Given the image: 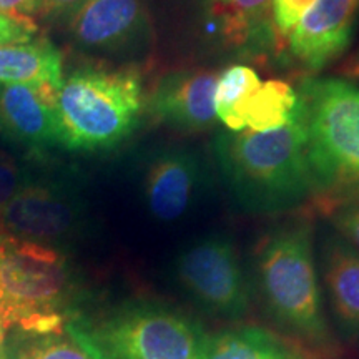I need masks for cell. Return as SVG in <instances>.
Masks as SVG:
<instances>
[{
    "instance_id": "cell-1",
    "label": "cell",
    "mask_w": 359,
    "mask_h": 359,
    "mask_svg": "<svg viewBox=\"0 0 359 359\" xmlns=\"http://www.w3.org/2000/svg\"><path fill=\"white\" fill-rule=\"evenodd\" d=\"M213 150L233 198L245 212L281 213L313 196L299 98L285 127L269 132H219Z\"/></svg>"
},
{
    "instance_id": "cell-2",
    "label": "cell",
    "mask_w": 359,
    "mask_h": 359,
    "mask_svg": "<svg viewBox=\"0 0 359 359\" xmlns=\"http://www.w3.org/2000/svg\"><path fill=\"white\" fill-rule=\"evenodd\" d=\"M296 92L318 208L327 213L359 201V85L348 79L314 77Z\"/></svg>"
},
{
    "instance_id": "cell-3",
    "label": "cell",
    "mask_w": 359,
    "mask_h": 359,
    "mask_svg": "<svg viewBox=\"0 0 359 359\" xmlns=\"http://www.w3.org/2000/svg\"><path fill=\"white\" fill-rule=\"evenodd\" d=\"M257 271L268 311L290 338L320 354L333 348L323 314L311 224L291 222L269 231L258 246Z\"/></svg>"
},
{
    "instance_id": "cell-4",
    "label": "cell",
    "mask_w": 359,
    "mask_h": 359,
    "mask_svg": "<svg viewBox=\"0 0 359 359\" xmlns=\"http://www.w3.org/2000/svg\"><path fill=\"white\" fill-rule=\"evenodd\" d=\"M65 331L92 359H205L210 339L198 321L155 302L70 318Z\"/></svg>"
},
{
    "instance_id": "cell-5",
    "label": "cell",
    "mask_w": 359,
    "mask_h": 359,
    "mask_svg": "<svg viewBox=\"0 0 359 359\" xmlns=\"http://www.w3.org/2000/svg\"><path fill=\"white\" fill-rule=\"evenodd\" d=\"M147 109L142 77L133 67H82L57 92L58 145L69 150H107L130 137Z\"/></svg>"
},
{
    "instance_id": "cell-6",
    "label": "cell",
    "mask_w": 359,
    "mask_h": 359,
    "mask_svg": "<svg viewBox=\"0 0 359 359\" xmlns=\"http://www.w3.org/2000/svg\"><path fill=\"white\" fill-rule=\"evenodd\" d=\"M69 293L65 258L52 246L0 238V313L7 327L39 314H55Z\"/></svg>"
},
{
    "instance_id": "cell-7",
    "label": "cell",
    "mask_w": 359,
    "mask_h": 359,
    "mask_svg": "<svg viewBox=\"0 0 359 359\" xmlns=\"http://www.w3.org/2000/svg\"><path fill=\"white\" fill-rule=\"evenodd\" d=\"M177 278L205 311L223 320H241L251 306L250 286L231 238L212 235L183 250Z\"/></svg>"
},
{
    "instance_id": "cell-8",
    "label": "cell",
    "mask_w": 359,
    "mask_h": 359,
    "mask_svg": "<svg viewBox=\"0 0 359 359\" xmlns=\"http://www.w3.org/2000/svg\"><path fill=\"white\" fill-rule=\"evenodd\" d=\"M80 50L109 57H133L147 52L154 27L142 0H88L70 20Z\"/></svg>"
},
{
    "instance_id": "cell-9",
    "label": "cell",
    "mask_w": 359,
    "mask_h": 359,
    "mask_svg": "<svg viewBox=\"0 0 359 359\" xmlns=\"http://www.w3.org/2000/svg\"><path fill=\"white\" fill-rule=\"evenodd\" d=\"M218 74L208 69L173 70L161 75L147 100L158 123L182 133L208 132L217 125L215 88Z\"/></svg>"
},
{
    "instance_id": "cell-10",
    "label": "cell",
    "mask_w": 359,
    "mask_h": 359,
    "mask_svg": "<svg viewBox=\"0 0 359 359\" xmlns=\"http://www.w3.org/2000/svg\"><path fill=\"white\" fill-rule=\"evenodd\" d=\"M80 224V208L65 191L47 185H25L0 210V230L35 243L64 240Z\"/></svg>"
},
{
    "instance_id": "cell-11",
    "label": "cell",
    "mask_w": 359,
    "mask_h": 359,
    "mask_svg": "<svg viewBox=\"0 0 359 359\" xmlns=\"http://www.w3.org/2000/svg\"><path fill=\"white\" fill-rule=\"evenodd\" d=\"M359 0H316L291 32V55L299 65L320 72L339 58L353 42Z\"/></svg>"
},
{
    "instance_id": "cell-12",
    "label": "cell",
    "mask_w": 359,
    "mask_h": 359,
    "mask_svg": "<svg viewBox=\"0 0 359 359\" xmlns=\"http://www.w3.org/2000/svg\"><path fill=\"white\" fill-rule=\"evenodd\" d=\"M201 180L203 170L193 151L185 148L161 151L148 165L143 183L148 212L158 222H177L190 210Z\"/></svg>"
},
{
    "instance_id": "cell-13",
    "label": "cell",
    "mask_w": 359,
    "mask_h": 359,
    "mask_svg": "<svg viewBox=\"0 0 359 359\" xmlns=\"http://www.w3.org/2000/svg\"><path fill=\"white\" fill-rule=\"evenodd\" d=\"M52 85L0 83V130L34 148L58 145Z\"/></svg>"
},
{
    "instance_id": "cell-14",
    "label": "cell",
    "mask_w": 359,
    "mask_h": 359,
    "mask_svg": "<svg viewBox=\"0 0 359 359\" xmlns=\"http://www.w3.org/2000/svg\"><path fill=\"white\" fill-rule=\"evenodd\" d=\"M321 271L341 334L358 339L359 251L339 233H327L321 243Z\"/></svg>"
},
{
    "instance_id": "cell-15",
    "label": "cell",
    "mask_w": 359,
    "mask_h": 359,
    "mask_svg": "<svg viewBox=\"0 0 359 359\" xmlns=\"http://www.w3.org/2000/svg\"><path fill=\"white\" fill-rule=\"evenodd\" d=\"M313 351L263 326L241 325L210 336L205 359H318Z\"/></svg>"
},
{
    "instance_id": "cell-16",
    "label": "cell",
    "mask_w": 359,
    "mask_h": 359,
    "mask_svg": "<svg viewBox=\"0 0 359 359\" xmlns=\"http://www.w3.org/2000/svg\"><path fill=\"white\" fill-rule=\"evenodd\" d=\"M64 82L62 52L47 37L0 47V83L52 85Z\"/></svg>"
},
{
    "instance_id": "cell-17",
    "label": "cell",
    "mask_w": 359,
    "mask_h": 359,
    "mask_svg": "<svg viewBox=\"0 0 359 359\" xmlns=\"http://www.w3.org/2000/svg\"><path fill=\"white\" fill-rule=\"evenodd\" d=\"M273 0H230L217 17L222 35L230 47L262 53L278 47L273 27Z\"/></svg>"
},
{
    "instance_id": "cell-18",
    "label": "cell",
    "mask_w": 359,
    "mask_h": 359,
    "mask_svg": "<svg viewBox=\"0 0 359 359\" xmlns=\"http://www.w3.org/2000/svg\"><path fill=\"white\" fill-rule=\"evenodd\" d=\"M298 107V92L283 80L262 82L257 92L243 103L240 118L245 130L269 132L285 127Z\"/></svg>"
},
{
    "instance_id": "cell-19",
    "label": "cell",
    "mask_w": 359,
    "mask_h": 359,
    "mask_svg": "<svg viewBox=\"0 0 359 359\" xmlns=\"http://www.w3.org/2000/svg\"><path fill=\"white\" fill-rule=\"evenodd\" d=\"M262 85V79L248 65L235 64L218 74L217 88H215V114L226 130L241 132L245 130L240 118L243 103L257 92Z\"/></svg>"
},
{
    "instance_id": "cell-20",
    "label": "cell",
    "mask_w": 359,
    "mask_h": 359,
    "mask_svg": "<svg viewBox=\"0 0 359 359\" xmlns=\"http://www.w3.org/2000/svg\"><path fill=\"white\" fill-rule=\"evenodd\" d=\"M8 359H92L74 341L60 334L32 336L15 349L8 348Z\"/></svg>"
},
{
    "instance_id": "cell-21",
    "label": "cell",
    "mask_w": 359,
    "mask_h": 359,
    "mask_svg": "<svg viewBox=\"0 0 359 359\" xmlns=\"http://www.w3.org/2000/svg\"><path fill=\"white\" fill-rule=\"evenodd\" d=\"M316 0H273V27H275L278 43L280 40H288L294 27L302 20Z\"/></svg>"
},
{
    "instance_id": "cell-22",
    "label": "cell",
    "mask_w": 359,
    "mask_h": 359,
    "mask_svg": "<svg viewBox=\"0 0 359 359\" xmlns=\"http://www.w3.org/2000/svg\"><path fill=\"white\" fill-rule=\"evenodd\" d=\"M326 215L334 231L359 251V201L336 206Z\"/></svg>"
},
{
    "instance_id": "cell-23",
    "label": "cell",
    "mask_w": 359,
    "mask_h": 359,
    "mask_svg": "<svg viewBox=\"0 0 359 359\" xmlns=\"http://www.w3.org/2000/svg\"><path fill=\"white\" fill-rule=\"evenodd\" d=\"M24 187V175L19 163L6 151H0V210Z\"/></svg>"
},
{
    "instance_id": "cell-24",
    "label": "cell",
    "mask_w": 359,
    "mask_h": 359,
    "mask_svg": "<svg viewBox=\"0 0 359 359\" xmlns=\"http://www.w3.org/2000/svg\"><path fill=\"white\" fill-rule=\"evenodd\" d=\"M88 0H40L37 15L48 20L70 22Z\"/></svg>"
},
{
    "instance_id": "cell-25",
    "label": "cell",
    "mask_w": 359,
    "mask_h": 359,
    "mask_svg": "<svg viewBox=\"0 0 359 359\" xmlns=\"http://www.w3.org/2000/svg\"><path fill=\"white\" fill-rule=\"evenodd\" d=\"M40 0H0V13L19 20H34Z\"/></svg>"
},
{
    "instance_id": "cell-26",
    "label": "cell",
    "mask_w": 359,
    "mask_h": 359,
    "mask_svg": "<svg viewBox=\"0 0 359 359\" xmlns=\"http://www.w3.org/2000/svg\"><path fill=\"white\" fill-rule=\"evenodd\" d=\"M7 325L4 321L2 313H0V359H8V344H7Z\"/></svg>"
},
{
    "instance_id": "cell-27",
    "label": "cell",
    "mask_w": 359,
    "mask_h": 359,
    "mask_svg": "<svg viewBox=\"0 0 359 359\" xmlns=\"http://www.w3.org/2000/svg\"><path fill=\"white\" fill-rule=\"evenodd\" d=\"M205 2H206V6H208L210 12H212V15L218 17L230 0H205Z\"/></svg>"
},
{
    "instance_id": "cell-28",
    "label": "cell",
    "mask_w": 359,
    "mask_h": 359,
    "mask_svg": "<svg viewBox=\"0 0 359 359\" xmlns=\"http://www.w3.org/2000/svg\"><path fill=\"white\" fill-rule=\"evenodd\" d=\"M356 69H358V74H359V53H358V58H356Z\"/></svg>"
},
{
    "instance_id": "cell-29",
    "label": "cell",
    "mask_w": 359,
    "mask_h": 359,
    "mask_svg": "<svg viewBox=\"0 0 359 359\" xmlns=\"http://www.w3.org/2000/svg\"><path fill=\"white\" fill-rule=\"evenodd\" d=\"M2 235H4V233H2V230H0V238H2Z\"/></svg>"
}]
</instances>
